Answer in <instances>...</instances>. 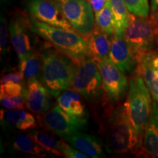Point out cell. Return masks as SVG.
<instances>
[{"label": "cell", "mask_w": 158, "mask_h": 158, "mask_svg": "<svg viewBox=\"0 0 158 158\" xmlns=\"http://www.w3.org/2000/svg\"><path fill=\"white\" fill-rule=\"evenodd\" d=\"M42 56L41 81L54 98L71 88L77 63L47 43L40 51Z\"/></svg>", "instance_id": "1"}, {"label": "cell", "mask_w": 158, "mask_h": 158, "mask_svg": "<svg viewBox=\"0 0 158 158\" xmlns=\"http://www.w3.org/2000/svg\"><path fill=\"white\" fill-rule=\"evenodd\" d=\"M142 138L130 122L124 104L110 112L106 133V151L111 154L138 155L142 147Z\"/></svg>", "instance_id": "2"}, {"label": "cell", "mask_w": 158, "mask_h": 158, "mask_svg": "<svg viewBox=\"0 0 158 158\" xmlns=\"http://www.w3.org/2000/svg\"><path fill=\"white\" fill-rule=\"evenodd\" d=\"M31 27L38 36L78 63L89 57L88 40L76 31L53 27L29 17Z\"/></svg>", "instance_id": "3"}, {"label": "cell", "mask_w": 158, "mask_h": 158, "mask_svg": "<svg viewBox=\"0 0 158 158\" xmlns=\"http://www.w3.org/2000/svg\"><path fill=\"white\" fill-rule=\"evenodd\" d=\"M152 97L143 78L135 70L130 79L124 106L132 124L142 137L152 109Z\"/></svg>", "instance_id": "4"}, {"label": "cell", "mask_w": 158, "mask_h": 158, "mask_svg": "<svg viewBox=\"0 0 158 158\" xmlns=\"http://www.w3.org/2000/svg\"><path fill=\"white\" fill-rule=\"evenodd\" d=\"M124 37L138 63L143 55L158 50V21L152 14L144 18L131 13Z\"/></svg>", "instance_id": "5"}, {"label": "cell", "mask_w": 158, "mask_h": 158, "mask_svg": "<svg viewBox=\"0 0 158 158\" xmlns=\"http://www.w3.org/2000/svg\"><path fill=\"white\" fill-rule=\"evenodd\" d=\"M71 88L92 101L100 98L102 94V76L97 61L92 56L77 63L71 82Z\"/></svg>", "instance_id": "6"}, {"label": "cell", "mask_w": 158, "mask_h": 158, "mask_svg": "<svg viewBox=\"0 0 158 158\" xmlns=\"http://www.w3.org/2000/svg\"><path fill=\"white\" fill-rule=\"evenodd\" d=\"M74 30L86 40L95 27L92 5L87 0H54Z\"/></svg>", "instance_id": "7"}, {"label": "cell", "mask_w": 158, "mask_h": 158, "mask_svg": "<svg viewBox=\"0 0 158 158\" xmlns=\"http://www.w3.org/2000/svg\"><path fill=\"white\" fill-rule=\"evenodd\" d=\"M11 43L21 60L36 51L37 35L31 27L29 17L22 13L13 15L8 25Z\"/></svg>", "instance_id": "8"}, {"label": "cell", "mask_w": 158, "mask_h": 158, "mask_svg": "<svg viewBox=\"0 0 158 158\" xmlns=\"http://www.w3.org/2000/svg\"><path fill=\"white\" fill-rule=\"evenodd\" d=\"M40 127L53 135L64 138L75 132L85 129L87 121L80 119L65 112L58 104L39 115Z\"/></svg>", "instance_id": "9"}, {"label": "cell", "mask_w": 158, "mask_h": 158, "mask_svg": "<svg viewBox=\"0 0 158 158\" xmlns=\"http://www.w3.org/2000/svg\"><path fill=\"white\" fill-rule=\"evenodd\" d=\"M102 76V90L107 101L115 103L125 95L129 83L124 72L108 60L97 61Z\"/></svg>", "instance_id": "10"}, {"label": "cell", "mask_w": 158, "mask_h": 158, "mask_svg": "<svg viewBox=\"0 0 158 158\" xmlns=\"http://www.w3.org/2000/svg\"><path fill=\"white\" fill-rule=\"evenodd\" d=\"M27 8L31 16L39 21L53 27L75 31L54 0H28Z\"/></svg>", "instance_id": "11"}, {"label": "cell", "mask_w": 158, "mask_h": 158, "mask_svg": "<svg viewBox=\"0 0 158 158\" xmlns=\"http://www.w3.org/2000/svg\"><path fill=\"white\" fill-rule=\"evenodd\" d=\"M52 94L40 79L27 81L25 89L26 106L32 113L43 114L48 111L53 104Z\"/></svg>", "instance_id": "12"}, {"label": "cell", "mask_w": 158, "mask_h": 158, "mask_svg": "<svg viewBox=\"0 0 158 158\" xmlns=\"http://www.w3.org/2000/svg\"><path fill=\"white\" fill-rule=\"evenodd\" d=\"M108 61L124 73H130L135 69L137 62L124 35H111V45Z\"/></svg>", "instance_id": "13"}, {"label": "cell", "mask_w": 158, "mask_h": 158, "mask_svg": "<svg viewBox=\"0 0 158 158\" xmlns=\"http://www.w3.org/2000/svg\"><path fill=\"white\" fill-rule=\"evenodd\" d=\"M136 70L143 78L155 102L158 103V52L143 55L137 63Z\"/></svg>", "instance_id": "14"}, {"label": "cell", "mask_w": 158, "mask_h": 158, "mask_svg": "<svg viewBox=\"0 0 158 158\" xmlns=\"http://www.w3.org/2000/svg\"><path fill=\"white\" fill-rule=\"evenodd\" d=\"M137 155L158 158V103L155 101L143 131L141 149Z\"/></svg>", "instance_id": "15"}, {"label": "cell", "mask_w": 158, "mask_h": 158, "mask_svg": "<svg viewBox=\"0 0 158 158\" xmlns=\"http://www.w3.org/2000/svg\"><path fill=\"white\" fill-rule=\"evenodd\" d=\"M67 143L86 154L89 157H105L101 141L98 137L80 131L75 132L63 138Z\"/></svg>", "instance_id": "16"}, {"label": "cell", "mask_w": 158, "mask_h": 158, "mask_svg": "<svg viewBox=\"0 0 158 158\" xmlns=\"http://www.w3.org/2000/svg\"><path fill=\"white\" fill-rule=\"evenodd\" d=\"M57 104L70 115L88 122V110L85 98L73 89L64 91L57 98Z\"/></svg>", "instance_id": "17"}, {"label": "cell", "mask_w": 158, "mask_h": 158, "mask_svg": "<svg viewBox=\"0 0 158 158\" xmlns=\"http://www.w3.org/2000/svg\"><path fill=\"white\" fill-rule=\"evenodd\" d=\"M1 122L5 127L20 131L30 130L37 126L35 116L23 108L2 110Z\"/></svg>", "instance_id": "18"}, {"label": "cell", "mask_w": 158, "mask_h": 158, "mask_svg": "<svg viewBox=\"0 0 158 158\" xmlns=\"http://www.w3.org/2000/svg\"><path fill=\"white\" fill-rule=\"evenodd\" d=\"M109 36L95 27L87 40L90 56L96 61L108 59L111 45V37Z\"/></svg>", "instance_id": "19"}, {"label": "cell", "mask_w": 158, "mask_h": 158, "mask_svg": "<svg viewBox=\"0 0 158 158\" xmlns=\"http://www.w3.org/2000/svg\"><path fill=\"white\" fill-rule=\"evenodd\" d=\"M37 143L51 155L63 156L62 149L66 143L63 138L58 139L47 130L31 129L28 133Z\"/></svg>", "instance_id": "20"}, {"label": "cell", "mask_w": 158, "mask_h": 158, "mask_svg": "<svg viewBox=\"0 0 158 158\" xmlns=\"http://www.w3.org/2000/svg\"><path fill=\"white\" fill-rule=\"evenodd\" d=\"M12 147L15 152H19L38 157L51 155L40 147L29 134H19L13 138Z\"/></svg>", "instance_id": "21"}, {"label": "cell", "mask_w": 158, "mask_h": 158, "mask_svg": "<svg viewBox=\"0 0 158 158\" xmlns=\"http://www.w3.org/2000/svg\"><path fill=\"white\" fill-rule=\"evenodd\" d=\"M19 68L27 81L32 79L41 80L42 56L40 51L36 50L28 56L19 60Z\"/></svg>", "instance_id": "22"}, {"label": "cell", "mask_w": 158, "mask_h": 158, "mask_svg": "<svg viewBox=\"0 0 158 158\" xmlns=\"http://www.w3.org/2000/svg\"><path fill=\"white\" fill-rule=\"evenodd\" d=\"M111 4L112 14L114 27V33L124 35L130 22V12L126 5L124 0H110Z\"/></svg>", "instance_id": "23"}, {"label": "cell", "mask_w": 158, "mask_h": 158, "mask_svg": "<svg viewBox=\"0 0 158 158\" xmlns=\"http://www.w3.org/2000/svg\"><path fill=\"white\" fill-rule=\"evenodd\" d=\"M96 27L100 31L108 35H113L114 33L113 14H112L110 1L106 2L101 10L95 14Z\"/></svg>", "instance_id": "24"}, {"label": "cell", "mask_w": 158, "mask_h": 158, "mask_svg": "<svg viewBox=\"0 0 158 158\" xmlns=\"http://www.w3.org/2000/svg\"><path fill=\"white\" fill-rule=\"evenodd\" d=\"M124 2L132 14L144 18L149 15V0H124Z\"/></svg>", "instance_id": "25"}, {"label": "cell", "mask_w": 158, "mask_h": 158, "mask_svg": "<svg viewBox=\"0 0 158 158\" xmlns=\"http://www.w3.org/2000/svg\"><path fill=\"white\" fill-rule=\"evenodd\" d=\"M26 87L22 84L15 82H9L1 84L0 86V96L15 97L25 94Z\"/></svg>", "instance_id": "26"}, {"label": "cell", "mask_w": 158, "mask_h": 158, "mask_svg": "<svg viewBox=\"0 0 158 158\" xmlns=\"http://www.w3.org/2000/svg\"><path fill=\"white\" fill-rule=\"evenodd\" d=\"M0 100L3 107L7 109H21L26 105L25 94L15 97L0 96Z\"/></svg>", "instance_id": "27"}, {"label": "cell", "mask_w": 158, "mask_h": 158, "mask_svg": "<svg viewBox=\"0 0 158 158\" xmlns=\"http://www.w3.org/2000/svg\"><path fill=\"white\" fill-rule=\"evenodd\" d=\"M9 30L7 21L4 14H1V21H0V44H1V55L5 54L8 51V36Z\"/></svg>", "instance_id": "28"}, {"label": "cell", "mask_w": 158, "mask_h": 158, "mask_svg": "<svg viewBox=\"0 0 158 158\" xmlns=\"http://www.w3.org/2000/svg\"><path fill=\"white\" fill-rule=\"evenodd\" d=\"M63 156L68 158H88L89 156L80 150L77 149L71 146L70 144L67 143V142L64 145L62 149Z\"/></svg>", "instance_id": "29"}, {"label": "cell", "mask_w": 158, "mask_h": 158, "mask_svg": "<svg viewBox=\"0 0 158 158\" xmlns=\"http://www.w3.org/2000/svg\"><path fill=\"white\" fill-rule=\"evenodd\" d=\"M24 77L21 72H12L4 75L1 78V84H5L9 82H15L22 84Z\"/></svg>", "instance_id": "30"}, {"label": "cell", "mask_w": 158, "mask_h": 158, "mask_svg": "<svg viewBox=\"0 0 158 158\" xmlns=\"http://www.w3.org/2000/svg\"><path fill=\"white\" fill-rule=\"evenodd\" d=\"M92 5V9H93L94 14H97L103 8L108 0H87Z\"/></svg>", "instance_id": "31"}, {"label": "cell", "mask_w": 158, "mask_h": 158, "mask_svg": "<svg viewBox=\"0 0 158 158\" xmlns=\"http://www.w3.org/2000/svg\"><path fill=\"white\" fill-rule=\"evenodd\" d=\"M151 14H154L158 8V0H150Z\"/></svg>", "instance_id": "32"}, {"label": "cell", "mask_w": 158, "mask_h": 158, "mask_svg": "<svg viewBox=\"0 0 158 158\" xmlns=\"http://www.w3.org/2000/svg\"><path fill=\"white\" fill-rule=\"evenodd\" d=\"M152 15H154V16L155 17L156 20H157V21H158V8L157 9V10H156L155 13H154V14H152Z\"/></svg>", "instance_id": "33"}, {"label": "cell", "mask_w": 158, "mask_h": 158, "mask_svg": "<svg viewBox=\"0 0 158 158\" xmlns=\"http://www.w3.org/2000/svg\"><path fill=\"white\" fill-rule=\"evenodd\" d=\"M7 1H9V0H1L2 2H7Z\"/></svg>", "instance_id": "34"}]
</instances>
